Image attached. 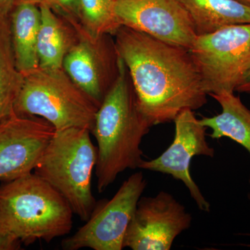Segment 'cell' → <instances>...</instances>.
<instances>
[{"instance_id":"obj_1","label":"cell","mask_w":250,"mask_h":250,"mask_svg":"<svg viewBox=\"0 0 250 250\" xmlns=\"http://www.w3.org/2000/svg\"><path fill=\"white\" fill-rule=\"evenodd\" d=\"M114 36L138 107L151 126L170 123L184 110L195 111L207 103L208 94L188 49L124 26Z\"/></svg>"},{"instance_id":"obj_2","label":"cell","mask_w":250,"mask_h":250,"mask_svg":"<svg viewBox=\"0 0 250 250\" xmlns=\"http://www.w3.org/2000/svg\"><path fill=\"white\" fill-rule=\"evenodd\" d=\"M151 127L138 107L126 65L119 57L118 75L99 106L91 130L98 143L95 170L99 192L124 171L139 168L141 144Z\"/></svg>"},{"instance_id":"obj_3","label":"cell","mask_w":250,"mask_h":250,"mask_svg":"<svg viewBox=\"0 0 250 250\" xmlns=\"http://www.w3.org/2000/svg\"><path fill=\"white\" fill-rule=\"evenodd\" d=\"M74 214L65 197L34 172L0 187V232L25 246L69 234Z\"/></svg>"},{"instance_id":"obj_4","label":"cell","mask_w":250,"mask_h":250,"mask_svg":"<svg viewBox=\"0 0 250 250\" xmlns=\"http://www.w3.org/2000/svg\"><path fill=\"white\" fill-rule=\"evenodd\" d=\"M90 134L85 128L56 130L34 170L65 197L74 213L84 222L97 204L91 180L98 148Z\"/></svg>"},{"instance_id":"obj_5","label":"cell","mask_w":250,"mask_h":250,"mask_svg":"<svg viewBox=\"0 0 250 250\" xmlns=\"http://www.w3.org/2000/svg\"><path fill=\"white\" fill-rule=\"evenodd\" d=\"M98 108L62 68L39 67L24 75L14 111L42 118L57 131L79 127L91 132Z\"/></svg>"},{"instance_id":"obj_6","label":"cell","mask_w":250,"mask_h":250,"mask_svg":"<svg viewBox=\"0 0 250 250\" xmlns=\"http://www.w3.org/2000/svg\"><path fill=\"white\" fill-rule=\"evenodd\" d=\"M188 50L208 95L234 93L250 68V24L197 35Z\"/></svg>"},{"instance_id":"obj_7","label":"cell","mask_w":250,"mask_h":250,"mask_svg":"<svg viewBox=\"0 0 250 250\" xmlns=\"http://www.w3.org/2000/svg\"><path fill=\"white\" fill-rule=\"evenodd\" d=\"M147 184L141 171L131 174L111 200L97 202L85 225L72 236L62 240V249H124L128 227Z\"/></svg>"},{"instance_id":"obj_8","label":"cell","mask_w":250,"mask_h":250,"mask_svg":"<svg viewBox=\"0 0 250 250\" xmlns=\"http://www.w3.org/2000/svg\"><path fill=\"white\" fill-rule=\"evenodd\" d=\"M192 215L169 192L141 197L125 235L132 250H169L174 240L191 226Z\"/></svg>"},{"instance_id":"obj_9","label":"cell","mask_w":250,"mask_h":250,"mask_svg":"<svg viewBox=\"0 0 250 250\" xmlns=\"http://www.w3.org/2000/svg\"><path fill=\"white\" fill-rule=\"evenodd\" d=\"M175 134L168 148L159 157L142 160L139 169L167 174L181 181L188 190L199 209L209 213L210 205L192 178L190 164L195 156L213 158L215 149L207 141V128L200 123L194 111L184 110L176 117Z\"/></svg>"},{"instance_id":"obj_10","label":"cell","mask_w":250,"mask_h":250,"mask_svg":"<svg viewBox=\"0 0 250 250\" xmlns=\"http://www.w3.org/2000/svg\"><path fill=\"white\" fill-rule=\"evenodd\" d=\"M77 40L62 62L72 82L100 106L118 72V57L109 35L93 37L82 25L74 27Z\"/></svg>"},{"instance_id":"obj_11","label":"cell","mask_w":250,"mask_h":250,"mask_svg":"<svg viewBox=\"0 0 250 250\" xmlns=\"http://www.w3.org/2000/svg\"><path fill=\"white\" fill-rule=\"evenodd\" d=\"M115 13L121 26L187 49L197 36L179 0H116Z\"/></svg>"},{"instance_id":"obj_12","label":"cell","mask_w":250,"mask_h":250,"mask_svg":"<svg viewBox=\"0 0 250 250\" xmlns=\"http://www.w3.org/2000/svg\"><path fill=\"white\" fill-rule=\"evenodd\" d=\"M42 118L13 112L0 123V181L33 172L55 133Z\"/></svg>"},{"instance_id":"obj_13","label":"cell","mask_w":250,"mask_h":250,"mask_svg":"<svg viewBox=\"0 0 250 250\" xmlns=\"http://www.w3.org/2000/svg\"><path fill=\"white\" fill-rule=\"evenodd\" d=\"M9 18L16 66L24 76L39 67L37 43L41 22L40 7L28 0H15Z\"/></svg>"},{"instance_id":"obj_14","label":"cell","mask_w":250,"mask_h":250,"mask_svg":"<svg viewBox=\"0 0 250 250\" xmlns=\"http://www.w3.org/2000/svg\"><path fill=\"white\" fill-rule=\"evenodd\" d=\"M41 22L38 37L39 67L62 68L67 52L77 40L75 28L45 5H39Z\"/></svg>"},{"instance_id":"obj_15","label":"cell","mask_w":250,"mask_h":250,"mask_svg":"<svg viewBox=\"0 0 250 250\" xmlns=\"http://www.w3.org/2000/svg\"><path fill=\"white\" fill-rule=\"evenodd\" d=\"M190 15L197 35L234 24H250V6L238 0H179Z\"/></svg>"},{"instance_id":"obj_16","label":"cell","mask_w":250,"mask_h":250,"mask_svg":"<svg viewBox=\"0 0 250 250\" xmlns=\"http://www.w3.org/2000/svg\"><path fill=\"white\" fill-rule=\"evenodd\" d=\"M222 108L221 113L213 117H205L200 123L212 130L210 137L220 139L227 137L241 145L250 154V110L243 104L234 93L211 94ZM250 185V176L249 179Z\"/></svg>"},{"instance_id":"obj_17","label":"cell","mask_w":250,"mask_h":250,"mask_svg":"<svg viewBox=\"0 0 250 250\" xmlns=\"http://www.w3.org/2000/svg\"><path fill=\"white\" fill-rule=\"evenodd\" d=\"M24 78L15 61L9 18H0V123L14 112Z\"/></svg>"},{"instance_id":"obj_18","label":"cell","mask_w":250,"mask_h":250,"mask_svg":"<svg viewBox=\"0 0 250 250\" xmlns=\"http://www.w3.org/2000/svg\"><path fill=\"white\" fill-rule=\"evenodd\" d=\"M116 0H78L81 25L93 37L114 36L122 27L115 13Z\"/></svg>"},{"instance_id":"obj_19","label":"cell","mask_w":250,"mask_h":250,"mask_svg":"<svg viewBox=\"0 0 250 250\" xmlns=\"http://www.w3.org/2000/svg\"><path fill=\"white\" fill-rule=\"evenodd\" d=\"M38 5H45L63 18L72 27L81 24L78 0H28Z\"/></svg>"},{"instance_id":"obj_20","label":"cell","mask_w":250,"mask_h":250,"mask_svg":"<svg viewBox=\"0 0 250 250\" xmlns=\"http://www.w3.org/2000/svg\"><path fill=\"white\" fill-rule=\"evenodd\" d=\"M21 245V242L0 232V250H20Z\"/></svg>"},{"instance_id":"obj_21","label":"cell","mask_w":250,"mask_h":250,"mask_svg":"<svg viewBox=\"0 0 250 250\" xmlns=\"http://www.w3.org/2000/svg\"><path fill=\"white\" fill-rule=\"evenodd\" d=\"M15 0H0V18H8Z\"/></svg>"},{"instance_id":"obj_22","label":"cell","mask_w":250,"mask_h":250,"mask_svg":"<svg viewBox=\"0 0 250 250\" xmlns=\"http://www.w3.org/2000/svg\"><path fill=\"white\" fill-rule=\"evenodd\" d=\"M236 91L250 94V68L242 80L241 83L237 87Z\"/></svg>"},{"instance_id":"obj_23","label":"cell","mask_w":250,"mask_h":250,"mask_svg":"<svg viewBox=\"0 0 250 250\" xmlns=\"http://www.w3.org/2000/svg\"><path fill=\"white\" fill-rule=\"evenodd\" d=\"M238 1L244 3V4L248 5V6H250V0H238Z\"/></svg>"}]
</instances>
